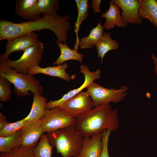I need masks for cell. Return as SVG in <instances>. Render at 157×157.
Here are the masks:
<instances>
[{"label": "cell", "mask_w": 157, "mask_h": 157, "mask_svg": "<svg viewBox=\"0 0 157 157\" xmlns=\"http://www.w3.org/2000/svg\"><path fill=\"white\" fill-rule=\"evenodd\" d=\"M69 18L68 15L62 17L56 13L43 15L37 20H28L20 23L0 19V40H11L35 31L47 29L54 33L57 41L66 43L71 25Z\"/></svg>", "instance_id": "obj_1"}, {"label": "cell", "mask_w": 157, "mask_h": 157, "mask_svg": "<svg viewBox=\"0 0 157 157\" xmlns=\"http://www.w3.org/2000/svg\"><path fill=\"white\" fill-rule=\"evenodd\" d=\"M118 110L108 104L95 106L76 118L74 126L83 137L110 130L116 131L119 127Z\"/></svg>", "instance_id": "obj_2"}, {"label": "cell", "mask_w": 157, "mask_h": 157, "mask_svg": "<svg viewBox=\"0 0 157 157\" xmlns=\"http://www.w3.org/2000/svg\"><path fill=\"white\" fill-rule=\"evenodd\" d=\"M50 144L63 157H77L82 147L83 137L74 125L48 133Z\"/></svg>", "instance_id": "obj_3"}, {"label": "cell", "mask_w": 157, "mask_h": 157, "mask_svg": "<svg viewBox=\"0 0 157 157\" xmlns=\"http://www.w3.org/2000/svg\"><path fill=\"white\" fill-rule=\"evenodd\" d=\"M0 76L6 78L14 85V93L19 97L30 95L29 91L41 94L44 92L40 82L33 75L17 72L5 63L0 64Z\"/></svg>", "instance_id": "obj_4"}, {"label": "cell", "mask_w": 157, "mask_h": 157, "mask_svg": "<svg viewBox=\"0 0 157 157\" xmlns=\"http://www.w3.org/2000/svg\"><path fill=\"white\" fill-rule=\"evenodd\" d=\"M87 88L95 107L101 104H108L110 102L117 103L123 101L127 95L130 88L124 85L119 89H108L93 82Z\"/></svg>", "instance_id": "obj_5"}, {"label": "cell", "mask_w": 157, "mask_h": 157, "mask_svg": "<svg viewBox=\"0 0 157 157\" xmlns=\"http://www.w3.org/2000/svg\"><path fill=\"white\" fill-rule=\"evenodd\" d=\"M44 45L39 41L35 45L26 49L20 57L15 60L9 59L4 63L17 72L27 74V70L39 65L44 53Z\"/></svg>", "instance_id": "obj_6"}, {"label": "cell", "mask_w": 157, "mask_h": 157, "mask_svg": "<svg viewBox=\"0 0 157 157\" xmlns=\"http://www.w3.org/2000/svg\"><path fill=\"white\" fill-rule=\"evenodd\" d=\"M75 118L67 116L60 107L46 109L43 116L40 120L44 132L49 133L74 124Z\"/></svg>", "instance_id": "obj_7"}, {"label": "cell", "mask_w": 157, "mask_h": 157, "mask_svg": "<svg viewBox=\"0 0 157 157\" xmlns=\"http://www.w3.org/2000/svg\"><path fill=\"white\" fill-rule=\"evenodd\" d=\"M60 107L68 116L76 118L92 110L94 107L88 92H81L70 99Z\"/></svg>", "instance_id": "obj_8"}, {"label": "cell", "mask_w": 157, "mask_h": 157, "mask_svg": "<svg viewBox=\"0 0 157 157\" xmlns=\"http://www.w3.org/2000/svg\"><path fill=\"white\" fill-rule=\"evenodd\" d=\"M80 72L83 74L84 76V81L82 84L78 88L68 92L59 99L55 101L50 100L47 103L46 109H53L61 106L70 99L82 92L83 90L87 88L94 81L101 77V71L99 69L95 71L91 72L87 66L83 65H80Z\"/></svg>", "instance_id": "obj_9"}, {"label": "cell", "mask_w": 157, "mask_h": 157, "mask_svg": "<svg viewBox=\"0 0 157 157\" xmlns=\"http://www.w3.org/2000/svg\"><path fill=\"white\" fill-rule=\"evenodd\" d=\"M39 42L37 35L34 32L7 40L6 51L0 55V64L4 63L8 60L9 55L12 53L20 51H24Z\"/></svg>", "instance_id": "obj_10"}, {"label": "cell", "mask_w": 157, "mask_h": 157, "mask_svg": "<svg viewBox=\"0 0 157 157\" xmlns=\"http://www.w3.org/2000/svg\"><path fill=\"white\" fill-rule=\"evenodd\" d=\"M44 133L39 120L28 121L20 130V136L21 148L28 147L33 149L37 145Z\"/></svg>", "instance_id": "obj_11"}, {"label": "cell", "mask_w": 157, "mask_h": 157, "mask_svg": "<svg viewBox=\"0 0 157 157\" xmlns=\"http://www.w3.org/2000/svg\"><path fill=\"white\" fill-rule=\"evenodd\" d=\"M122 10L121 16L125 26L129 23L140 24L142 21L139 14L140 3L138 0H111Z\"/></svg>", "instance_id": "obj_12"}, {"label": "cell", "mask_w": 157, "mask_h": 157, "mask_svg": "<svg viewBox=\"0 0 157 157\" xmlns=\"http://www.w3.org/2000/svg\"><path fill=\"white\" fill-rule=\"evenodd\" d=\"M102 147L101 132L84 137L82 148L77 157H99Z\"/></svg>", "instance_id": "obj_13"}, {"label": "cell", "mask_w": 157, "mask_h": 157, "mask_svg": "<svg viewBox=\"0 0 157 157\" xmlns=\"http://www.w3.org/2000/svg\"><path fill=\"white\" fill-rule=\"evenodd\" d=\"M37 1V0H17L15 3V12L24 19L39 20L41 18V14L38 9Z\"/></svg>", "instance_id": "obj_14"}, {"label": "cell", "mask_w": 157, "mask_h": 157, "mask_svg": "<svg viewBox=\"0 0 157 157\" xmlns=\"http://www.w3.org/2000/svg\"><path fill=\"white\" fill-rule=\"evenodd\" d=\"M100 17L106 18L103 26L107 30L115 28V26L118 27H126L121 15L119 7L111 0L109 2L108 9Z\"/></svg>", "instance_id": "obj_15"}, {"label": "cell", "mask_w": 157, "mask_h": 157, "mask_svg": "<svg viewBox=\"0 0 157 157\" xmlns=\"http://www.w3.org/2000/svg\"><path fill=\"white\" fill-rule=\"evenodd\" d=\"M68 66L66 62L63 64L53 67L48 66L45 68H42L38 65L27 69V73L33 75L39 74H44L58 77L69 81L70 80V78L65 71Z\"/></svg>", "instance_id": "obj_16"}, {"label": "cell", "mask_w": 157, "mask_h": 157, "mask_svg": "<svg viewBox=\"0 0 157 157\" xmlns=\"http://www.w3.org/2000/svg\"><path fill=\"white\" fill-rule=\"evenodd\" d=\"M139 14L142 19L147 18L157 28V1L139 0Z\"/></svg>", "instance_id": "obj_17"}, {"label": "cell", "mask_w": 157, "mask_h": 157, "mask_svg": "<svg viewBox=\"0 0 157 157\" xmlns=\"http://www.w3.org/2000/svg\"><path fill=\"white\" fill-rule=\"evenodd\" d=\"M94 46L97 52L98 59L101 58V63L102 64L105 54L111 50H117L119 45L116 40L111 38L110 33L104 32Z\"/></svg>", "instance_id": "obj_18"}, {"label": "cell", "mask_w": 157, "mask_h": 157, "mask_svg": "<svg viewBox=\"0 0 157 157\" xmlns=\"http://www.w3.org/2000/svg\"><path fill=\"white\" fill-rule=\"evenodd\" d=\"M33 101L31 111L25 118L28 121L33 120H40L43 116L47 102L46 98L41 94H33Z\"/></svg>", "instance_id": "obj_19"}, {"label": "cell", "mask_w": 157, "mask_h": 157, "mask_svg": "<svg viewBox=\"0 0 157 157\" xmlns=\"http://www.w3.org/2000/svg\"><path fill=\"white\" fill-rule=\"evenodd\" d=\"M56 43L60 49V54L57 60L53 63L54 65L61 64L64 62L70 60H74L83 63L84 55L77 52V51L72 49L69 47L67 43L64 44L57 41Z\"/></svg>", "instance_id": "obj_20"}, {"label": "cell", "mask_w": 157, "mask_h": 157, "mask_svg": "<svg viewBox=\"0 0 157 157\" xmlns=\"http://www.w3.org/2000/svg\"><path fill=\"white\" fill-rule=\"evenodd\" d=\"M104 26L101 25V20L95 27L91 30L87 36L81 38L78 44L80 49H91L103 36Z\"/></svg>", "instance_id": "obj_21"}, {"label": "cell", "mask_w": 157, "mask_h": 157, "mask_svg": "<svg viewBox=\"0 0 157 157\" xmlns=\"http://www.w3.org/2000/svg\"><path fill=\"white\" fill-rule=\"evenodd\" d=\"M20 130L9 136L0 137V152L1 153L7 152L13 149L21 148Z\"/></svg>", "instance_id": "obj_22"}, {"label": "cell", "mask_w": 157, "mask_h": 157, "mask_svg": "<svg viewBox=\"0 0 157 157\" xmlns=\"http://www.w3.org/2000/svg\"><path fill=\"white\" fill-rule=\"evenodd\" d=\"M53 147L45 134L42 136L38 144L33 149L34 157H52Z\"/></svg>", "instance_id": "obj_23"}, {"label": "cell", "mask_w": 157, "mask_h": 157, "mask_svg": "<svg viewBox=\"0 0 157 157\" xmlns=\"http://www.w3.org/2000/svg\"><path fill=\"white\" fill-rule=\"evenodd\" d=\"M37 5L39 12L43 15L56 13L59 7L58 0H38Z\"/></svg>", "instance_id": "obj_24"}, {"label": "cell", "mask_w": 157, "mask_h": 157, "mask_svg": "<svg viewBox=\"0 0 157 157\" xmlns=\"http://www.w3.org/2000/svg\"><path fill=\"white\" fill-rule=\"evenodd\" d=\"M78 10L77 20L75 24V32L77 35L82 22L87 17L89 5L88 0H75Z\"/></svg>", "instance_id": "obj_25"}, {"label": "cell", "mask_w": 157, "mask_h": 157, "mask_svg": "<svg viewBox=\"0 0 157 157\" xmlns=\"http://www.w3.org/2000/svg\"><path fill=\"white\" fill-rule=\"evenodd\" d=\"M28 122L25 118L13 123H8L0 130V137H6L12 135L22 129Z\"/></svg>", "instance_id": "obj_26"}, {"label": "cell", "mask_w": 157, "mask_h": 157, "mask_svg": "<svg viewBox=\"0 0 157 157\" xmlns=\"http://www.w3.org/2000/svg\"><path fill=\"white\" fill-rule=\"evenodd\" d=\"M33 149L28 147L15 149L7 152L1 153L0 157H34Z\"/></svg>", "instance_id": "obj_27"}, {"label": "cell", "mask_w": 157, "mask_h": 157, "mask_svg": "<svg viewBox=\"0 0 157 157\" xmlns=\"http://www.w3.org/2000/svg\"><path fill=\"white\" fill-rule=\"evenodd\" d=\"M11 83L6 78L0 76V101L6 102L10 99L12 94Z\"/></svg>", "instance_id": "obj_28"}, {"label": "cell", "mask_w": 157, "mask_h": 157, "mask_svg": "<svg viewBox=\"0 0 157 157\" xmlns=\"http://www.w3.org/2000/svg\"><path fill=\"white\" fill-rule=\"evenodd\" d=\"M111 132L110 130H107L101 132L103 147L99 157H110L108 153V144L109 136Z\"/></svg>", "instance_id": "obj_29"}, {"label": "cell", "mask_w": 157, "mask_h": 157, "mask_svg": "<svg viewBox=\"0 0 157 157\" xmlns=\"http://www.w3.org/2000/svg\"><path fill=\"white\" fill-rule=\"evenodd\" d=\"M101 2L100 0H92L91 4L92 8L94 10V13H96L101 12L100 7Z\"/></svg>", "instance_id": "obj_30"}, {"label": "cell", "mask_w": 157, "mask_h": 157, "mask_svg": "<svg viewBox=\"0 0 157 157\" xmlns=\"http://www.w3.org/2000/svg\"><path fill=\"white\" fill-rule=\"evenodd\" d=\"M8 122L6 117L0 113V130L3 129Z\"/></svg>", "instance_id": "obj_31"}, {"label": "cell", "mask_w": 157, "mask_h": 157, "mask_svg": "<svg viewBox=\"0 0 157 157\" xmlns=\"http://www.w3.org/2000/svg\"><path fill=\"white\" fill-rule=\"evenodd\" d=\"M151 58L153 60L154 63L155 65L154 72L157 75V58L156 57L154 54H152L151 55Z\"/></svg>", "instance_id": "obj_32"}, {"label": "cell", "mask_w": 157, "mask_h": 157, "mask_svg": "<svg viewBox=\"0 0 157 157\" xmlns=\"http://www.w3.org/2000/svg\"></svg>", "instance_id": "obj_33"}, {"label": "cell", "mask_w": 157, "mask_h": 157, "mask_svg": "<svg viewBox=\"0 0 157 157\" xmlns=\"http://www.w3.org/2000/svg\"></svg>", "instance_id": "obj_34"}]
</instances>
